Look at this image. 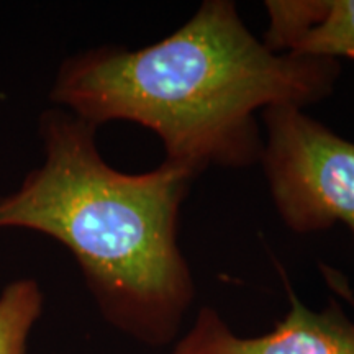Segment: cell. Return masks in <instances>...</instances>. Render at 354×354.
<instances>
[{"label": "cell", "instance_id": "cell-2", "mask_svg": "<svg viewBox=\"0 0 354 354\" xmlns=\"http://www.w3.org/2000/svg\"><path fill=\"white\" fill-rule=\"evenodd\" d=\"M38 130L44 161L0 197V230L61 243L122 333L151 348L177 342L196 299L177 230L198 176L169 161L141 174L117 171L102 158L97 128L63 109L44 110Z\"/></svg>", "mask_w": 354, "mask_h": 354}, {"label": "cell", "instance_id": "cell-4", "mask_svg": "<svg viewBox=\"0 0 354 354\" xmlns=\"http://www.w3.org/2000/svg\"><path fill=\"white\" fill-rule=\"evenodd\" d=\"M284 282L290 307L271 331L240 336L216 310L202 307L171 354H354V322L342 307L331 300L315 312L300 302L286 276Z\"/></svg>", "mask_w": 354, "mask_h": 354}, {"label": "cell", "instance_id": "cell-5", "mask_svg": "<svg viewBox=\"0 0 354 354\" xmlns=\"http://www.w3.org/2000/svg\"><path fill=\"white\" fill-rule=\"evenodd\" d=\"M264 8L271 51L354 59V0H268Z\"/></svg>", "mask_w": 354, "mask_h": 354}, {"label": "cell", "instance_id": "cell-1", "mask_svg": "<svg viewBox=\"0 0 354 354\" xmlns=\"http://www.w3.org/2000/svg\"><path fill=\"white\" fill-rule=\"evenodd\" d=\"M331 57L274 53L248 30L232 0H205L161 41L91 48L63 61L50 99L88 125L131 122L151 130L165 161L197 176L259 165L258 113L305 109L333 92Z\"/></svg>", "mask_w": 354, "mask_h": 354}, {"label": "cell", "instance_id": "cell-6", "mask_svg": "<svg viewBox=\"0 0 354 354\" xmlns=\"http://www.w3.org/2000/svg\"><path fill=\"white\" fill-rule=\"evenodd\" d=\"M43 292L33 279H19L0 294V354H26L30 331L41 315Z\"/></svg>", "mask_w": 354, "mask_h": 354}, {"label": "cell", "instance_id": "cell-3", "mask_svg": "<svg viewBox=\"0 0 354 354\" xmlns=\"http://www.w3.org/2000/svg\"><path fill=\"white\" fill-rule=\"evenodd\" d=\"M259 118V165L286 227L308 234L342 221L354 233V143L299 107H269Z\"/></svg>", "mask_w": 354, "mask_h": 354}]
</instances>
